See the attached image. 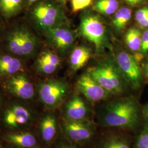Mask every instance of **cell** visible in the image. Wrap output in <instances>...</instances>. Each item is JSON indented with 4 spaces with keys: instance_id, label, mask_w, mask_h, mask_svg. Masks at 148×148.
<instances>
[{
    "instance_id": "4316f807",
    "label": "cell",
    "mask_w": 148,
    "mask_h": 148,
    "mask_svg": "<svg viewBox=\"0 0 148 148\" xmlns=\"http://www.w3.org/2000/svg\"><path fill=\"white\" fill-rule=\"evenodd\" d=\"M142 56L148 53V28L145 30L142 33V46L139 52Z\"/></svg>"
},
{
    "instance_id": "ffe728a7",
    "label": "cell",
    "mask_w": 148,
    "mask_h": 148,
    "mask_svg": "<svg viewBox=\"0 0 148 148\" xmlns=\"http://www.w3.org/2000/svg\"><path fill=\"white\" fill-rule=\"evenodd\" d=\"M40 131L43 140L46 142H52L57 133V124L56 117L48 114L43 118L40 123Z\"/></svg>"
},
{
    "instance_id": "2e32d148",
    "label": "cell",
    "mask_w": 148,
    "mask_h": 148,
    "mask_svg": "<svg viewBox=\"0 0 148 148\" xmlns=\"http://www.w3.org/2000/svg\"><path fill=\"white\" fill-rule=\"evenodd\" d=\"M30 116V112L26 108L20 105H14L5 111V121L8 126L18 127L27 123Z\"/></svg>"
},
{
    "instance_id": "484cf974",
    "label": "cell",
    "mask_w": 148,
    "mask_h": 148,
    "mask_svg": "<svg viewBox=\"0 0 148 148\" xmlns=\"http://www.w3.org/2000/svg\"><path fill=\"white\" fill-rule=\"evenodd\" d=\"M93 0H71V11L73 13L85 10L92 4Z\"/></svg>"
},
{
    "instance_id": "44dd1931",
    "label": "cell",
    "mask_w": 148,
    "mask_h": 148,
    "mask_svg": "<svg viewBox=\"0 0 148 148\" xmlns=\"http://www.w3.org/2000/svg\"><path fill=\"white\" fill-rule=\"evenodd\" d=\"M119 0H95L93 8L97 13L104 16L113 15L120 8Z\"/></svg>"
},
{
    "instance_id": "4fadbf2b",
    "label": "cell",
    "mask_w": 148,
    "mask_h": 148,
    "mask_svg": "<svg viewBox=\"0 0 148 148\" xmlns=\"http://www.w3.org/2000/svg\"><path fill=\"white\" fill-rule=\"evenodd\" d=\"M60 64V56L58 53L45 50L38 54L35 62V68L40 74L50 75L57 71Z\"/></svg>"
},
{
    "instance_id": "1f68e13d",
    "label": "cell",
    "mask_w": 148,
    "mask_h": 148,
    "mask_svg": "<svg viewBox=\"0 0 148 148\" xmlns=\"http://www.w3.org/2000/svg\"><path fill=\"white\" fill-rule=\"evenodd\" d=\"M143 115L144 116H146L148 115V104L145 106L143 109Z\"/></svg>"
},
{
    "instance_id": "7a4b0ae2",
    "label": "cell",
    "mask_w": 148,
    "mask_h": 148,
    "mask_svg": "<svg viewBox=\"0 0 148 148\" xmlns=\"http://www.w3.org/2000/svg\"><path fill=\"white\" fill-rule=\"evenodd\" d=\"M1 37L5 52L19 58H32L40 48L38 38L25 23H16L3 32Z\"/></svg>"
},
{
    "instance_id": "d6986e66",
    "label": "cell",
    "mask_w": 148,
    "mask_h": 148,
    "mask_svg": "<svg viewBox=\"0 0 148 148\" xmlns=\"http://www.w3.org/2000/svg\"><path fill=\"white\" fill-rule=\"evenodd\" d=\"M132 16V11L128 7H122L113 14L111 26L117 35H121L126 30Z\"/></svg>"
},
{
    "instance_id": "30bf717a",
    "label": "cell",
    "mask_w": 148,
    "mask_h": 148,
    "mask_svg": "<svg viewBox=\"0 0 148 148\" xmlns=\"http://www.w3.org/2000/svg\"><path fill=\"white\" fill-rule=\"evenodd\" d=\"M78 92L87 101L92 103L108 100L111 95L101 87L90 74L86 72L82 74L76 82Z\"/></svg>"
},
{
    "instance_id": "836d02e7",
    "label": "cell",
    "mask_w": 148,
    "mask_h": 148,
    "mask_svg": "<svg viewBox=\"0 0 148 148\" xmlns=\"http://www.w3.org/2000/svg\"><path fill=\"white\" fill-rule=\"evenodd\" d=\"M56 1H58L59 3H60L61 4H62L63 5H64L66 4V3L68 2V0H56Z\"/></svg>"
},
{
    "instance_id": "cb8c5ba5",
    "label": "cell",
    "mask_w": 148,
    "mask_h": 148,
    "mask_svg": "<svg viewBox=\"0 0 148 148\" xmlns=\"http://www.w3.org/2000/svg\"><path fill=\"white\" fill-rule=\"evenodd\" d=\"M134 148H148V119L144 117L140 132L136 139Z\"/></svg>"
},
{
    "instance_id": "8992f818",
    "label": "cell",
    "mask_w": 148,
    "mask_h": 148,
    "mask_svg": "<svg viewBox=\"0 0 148 148\" xmlns=\"http://www.w3.org/2000/svg\"><path fill=\"white\" fill-rule=\"evenodd\" d=\"M115 61L127 84L134 90L139 89L143 84V70L134 55L125 50H119L115 55Z\"/></svg>"
},
{
    "instance_id": "f546056e",
    "label": "cell",
    "mask_w": 148,
    "mask_h": 148,
    "mask_svg": "<svg viewBox=\"0 0 148 148\" xmlns=\"http://www.w3.org/2000/svg\"><path fill=\"white\" fill-rule=\"evenodd\" d=\"M142 70L144 76L148 78V59L143 64Z\"/></svg>"
},
{
    "instance_id": "5bb4252c",
    "label": "cell",
    "mask_w": 148,
    "mask_h": 148,
    "mask_svg": "<svg viewBox=\"0 0 148 148\" xmlns=\"http://www.w3.org/2000/svg\"><path fill=\"white\" fill-rule=\"evenodd\" d=\"M24 71L21 58L5 52L0 54V76L10 77Z\"/></svg>"
},
{
    "instance_id": "3957f363",
    "label": "cell",
    "mask_w": 148,
    "mask_h": 148,
    "mask_svg": "<svg viewBox=\"0 0 148 148\" xmlns=\"http://www.w3.org/2000/svg\"><path fill=\"white\" fill-rule=\"evenodd\" d=\"M26 19L38 32L43 34L54 27L69 23L64 5L56 0H42L30 5Z\"/></svg>"
},
{
    "instance_id": "d6a6232c",
    "label": "cell",
    "mask_w": 148,
    "mask_h": 148,
    "mask_svg": "<svg viewBox=\"0 0 148 148\" xmlns=\"http://www.w3.org/2000/svg\"><path fill=\"white\" fill-rule=\"evenodd\" d=\"M27 4H28V7L30 5H32V4L34 3L35 2H36L37 1H42V0H27Z\"/></svg>"
},
{
    "instance_id": "277c9868",
    "label": "cell",
    "mask_w": 148,
    "mask_h": 148,
    "mask_svg": "<svg viewBox=\"0 0 148 148\" xmlns=\"http://www.w3.org/2000/svg\"><path fill=\"white\" fill-rule=\"evenodd\" d=\"M87 72L111 95H122L128 85L115 59L111 58L90 67Z\"/></svg>"
},
{
    "instance_id": "83f0119b",
    "label": "cell",
    "mask_w": 148,
    "mask_h": 148,
    "mask_svg": "<svg viewBox=\"0 0 148 148\" xmlns=\"http://www.w3.org/2000/svg\"><path fill=\"white\" fill-rule=\"evenodd\" d=\"M56 148H82L81 145L77 144L71 142L69 141L68 143H63L60 145L59 147Z\"/></svg>"
},
{
    "instance_id": "5b68a950",
    "label": "cell",
    "mask_w": 148,
    "mask_h": 148,
    "mask_svg": "<svg viewBox=\"0 0 148 148\" xmlns=\"http://www.w3.org/2000/svg\"><path fill=\"white\" fill-rule=\"evenodd\" d=\"M79 30L82 37L94 45L97 53H103L110 47L106 24L97 13H84L81 17Z\"/></svg>"
},
{
    "instance_id": "8fae6325",
    "label": "cell",
    "mask_w": 148,
    "mask_h": 148,
    "mask_svg": "<svg viewBox=\"0 0 148 148\" xmlns=\"http://www.w3.org/2000/svg\"><path fill=\"white\" fill-rule=\"evenodd\" d=\"M66 120H90L92 111L87 101L79 93H74L64 106Z\"/></svg>"
},
{
    "instance_id": "603a6c76",
    "label": "cell",
    "mask_w": 148,
    "mask_h": 148,
    "mask_svg": "<svg viewBox=\"0 0 148 148\" xmlns=\"http://www.w3.org/2000/svg\"><path fill=\"white\" fill-rule=\"evenodd\" d=\"M8 139L13 144L21 148H32L36 144V138L29 133L10 134L8 135Z\"/></svg>"
},
{
    "instance_id": "e0dca14e",
    "label": "cell",
    "mask_w": 148,
    "mask_h": 148,
    "mask_svg": "<svg viewBox=\"0 0 148 148\" xmlns=\"http://www.w3.org/2000/svg\"><path fill=\"white\" fill-rule=\"evenodd\" d=\"M92 54V49L85 45L73 48L69 56L71 69L76 72L83 68L90 60Z\"/></svg>"
},
{
    "instance_id": "7402d4cb",
    "label": "cell",
    "mask_w": 148,
    "mask_h": 148,
    "mask_svg": "<svg viewBox=\"0 0 148 148\" xmlns=\"http://www.w3.org/2000/svg\"><path fill=\"white\" fill-rule=\"evenodd\" d=\"M142 33L135 27H132L127 30L125 35V42L127 48L133 52H140L142 46Z\"/></svg>"
},
{
    "instance_id": "ba28073f",
    "label": "cell",
    "mask_w": 148,
    "mask_h": 148,
    "mask_svg": "<svg viewBox=\"0 0 148 148\" xmlns=\"http://www.w3.org/2000/svg\"><path fill=\"white\" fill-rule=\"evenodd\" d=\"M69 85L62 79H49L41 82L38 88L40 99L45 106L51 108L60 106L68 95Z\"/></svg>"
},
{
    "instance_id": "52a82bcc",
    "label": "cell",
    "mask_w": 148,
    "mask_h": 148,
    "mask_svg": "<svg viewBox=\"0 0 148 148\" xmlns=\"http://www.w3.org/2000/svg\"><path fill=\"white\" fill-rule=\"evenodd\" d=\"M43 35L48 45L60 56H64L73 49L77 37V32L70 27L69 23L48 30Z\"/></svg>"
},
{
    "instance_id": "ac0fdd59",
    "label": "cell",
    "mask_w": 148,
    "mask_h": 148,
    "mask_svg": "<svg viewBox=\"0 0 148 148\" xmlns=\"http://www.w3.org/2000/svg\"><path fill=\"white\" fill-rule=\"evenodd\" d=\"M99 148H132L131 140L122 133H108L101 139Z\"/></svg>"
},
{
    "instance_id": "9c48e42d",
    "label": "cell",
    "mask_w": 148,
    "mask_h": 148,
    "mask_svg": "<svg viewBox=\"0 0 148 148\" xmlns=\"http://www.w3.org/2000/svg\"><path fill=\"white\" fill-rule=\"evenodd\" d=\"M63 127L69 141L79 145L88 143L95 136V126L91 120H65Z\"/></svg>"
},
{
    "instance_id": "9a60e30c",
    "label": "cell",
    "mask_w": 148,
    "mask_h": 148,
    "mask_svg": "<svg viewBox=\"0 0 148 148\" xmlns=\"http://www.w3.org/2000/svg\"><path fill=\"white\" fill-rule=\"evenodd\" d=\"M27 8V0H0V16L9 21L25 12Z\"/></svg>"
},
{
    "instance_id": "d4e9b609",
    "label": "cell",
    "mask_w": 148,
    "mask_h": 148,
    "mask_svg": "<svg viewBox=\"0 0 148 148\" xmlns=\"http://www.w3.org/2000/svg\"><path fill=\"white\" fill-rule=\"evenodd\" d=\"M134 19L140 27L148 28V6H144L138 10L135 13Z\"/></svg>"
},
{
    "instance_id": "7c38bea8",
    "label": "cell",
    "mask_w": 148,
    "mask_h": 148,
    "mask_svg": "<svg viewBox=\"0 0 148 148\" xmlns=\"http://www.w3.org/2000/svg\"><path fill=\"white\" fill-rule=\"evenodd\" d=\"M24 72H21L9 77L8 90L12 93L23 99H30L35 93L34 85Z\"/></svg>"
},
{
    "instance_id": "f1b7e54d",
    "label": "cell",
    "mask_w": 148,
    "mask_h": 148,
    "mask_svg": "<svg viewBox=\"0 0 148 148\" xmlns=\"http://www.w3.org/2000/svg\"><path fill=\"white\" fill-rule=\"evenodd\" d=\"M145 0H124V1L127 3L128 5L135 6L142 4Z\"/></svg>"
},
{
    "instance_id": "e575fe53",
    "label": "cell",
    "mask_w": 148,
    "mask_h": 148,
    "mask_svg": "<svg viewBox=\"0 0 148 148\" xmlns=\"http://www.w3.org/2000/svg\"><path fill=\"white\" fill-rule=\"evenodd\" d=\"M143 117H145V118H147V119H148V115H146V116H144Z\"/></svg>"
},
{
    "instance_id": "6da1fadb",
    "label": "cell",
    "mask_w": 148,
    "mask_h": 148,
    "mask_svg": "<svg viewBox=\"0 0 148 148\" xmlns=\"http://www.w3.org/2000/svg\"><path fill=\"white\" fill-rule=\"evenodd\" d=\"M143 117L137 101L132 96L115 99L106 104L98 116L102 127L134 130L139 127Z\"/></svg>"
},
{
    "instance_id": "4dcf8cb0",
    "label": "cell",
    "mask_w": 148,
    "mask_h": 148,
    "mask_svg": "<svg viewBox=\"0 0 148 148\" xmlns=\"http://www.w3.org/2000/svg\"><path fill=\"white\" fill-rule=\"evenodd\" d=\"M3 19L0 16V37H1V36L3 34Z\"/></svg>"
}]
</instances>
